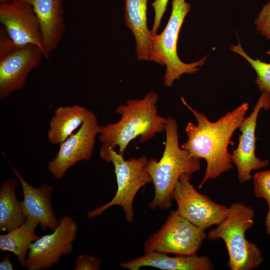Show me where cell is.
<instances>
[{"instance_id":"484cf974","label":"cell","mask_w":270,"mask_h":270,"mask_svg":"<svg viewBox=\"0 0 270 270\" xmlns=\"http://www.w3.org/2000/svg\"><path fill=\"white\" fill-rule=\"evenodd\" d=\"M168 0H155L152 3L154 10V20L151 32L152 35L157 34L162 16L166 10Z\"/></svg>"},{"instance_id":"d6986e66","label":"cell","mask_w":270,"mask_h":270,"mask_svg":"<svg viewBox=\"0 0 270 270\" xmlns=\"http://www.w3.org/2000/svg\"><path fill=\"white\" fill-rule=\"evenodd\" d=\"M38 221L33 217H26L18 228L0 235V250L14 254L20 263L24 267L32 244L40 238L36 234Z\"/></svg>"},{"instance_id":"5bb4252c","label":"cell","mask_w":270,"mask_h":270,"mask_svg":"<svg viewBox=\"0 0 270 270\" xmlns=\"http://www.w3.org/2000/svg\"><path fill=\"white\" fill-rule=\"evenodd\" d=\"M11 168L22 188L23 200L21 205L26 217H33L39 222L42 230H54L59 224L52 208L51 194L53 188L43 184L36 188L30 184L12 164Z\"/></svg>"},{"instance_id":"603a6c76","label":"cell","mask_w":270,"mask_h":270,"mask_svg":"<svg viewBox=\"0 0 270 270\" xmlns=\"http://www.w3.org/2000/svg\"><path fill=\"white\" fill-rule=\"evenodd\" d=\"M254 23L260 35L266 40H270V0L262 6Z\"/></svg>"},{"instance_id":"ac0fdd59","label":"cell","mask_w":270,"mask_h":270,"mask_svg":"<svg viewBox=\"0 0 270 270\" xmlns=\"http://www.w3.org/2000/svg\"><path fill=\"white\" fill-rule=\"evenodd\" d=\"M90 110L78 104L60 106L49 122L47 138L53 144H60L80 128Z\"/></svg>"},{"instance_id":"9c48e42d","label":"cell","mask_w":270,"mask_h":270,"mask_svg":"<svg viewBox=\"0 0 270 270\" xmlns=\"http://www.w3.org/2000/svg\"><path fill=\"white\" fill-rule=\"evenodd\" d=\"M191 177L186 174H182L174 188L173 199L177 204L178 214L204 230L220 224L226 217L229 208L215 203L199 193L190 182Z\"/></svg>"},{"instance_id":"cb8c5ba5","label":"cell","mask_w":270,"mask_h":270,"mask_svg":"<svg viewBox=\"0 0 270 270\" xmlns=\"http://www.w3.org/2000/svg\"><path fill=\"white\" fill-rule=\"evenodd\" d=\"M102 260L94 256L80 254L74 260V270H100Z\"/></svg>"},{"instance_id":"7a4b0ae2","label":"cell","mask_w":270,"mask_h":270,"mask_svg":"<svg viewBox=\"0 0 270 270\" xmlns=\"http://www.w3.org/2000/svg\"><path fill=\"white\" fill-rule=\"evenodd\" d=\"M158 95L151 91L142 99L128 100L115 112L121 116L115 123L100 126L98 139L100 148L114 149L118 147L124 154L130 142L138 138L144 142L157 133L165 130L167 118L158 114Z\"/></svg>"},{"instance_id":"3957f363","label":"cell","mask_w":270,"mask_h":270,"mask_svg":"<svg viewBox=\"0 0 270 270\" xmlns=\"http://www.w3.org/2000/svg\"><path fill=\"white\" fill-rule=\"evenodd\" d=\"M164 131L166 144L162 158L158 161L150 158L146 166L154 186V195L149 204L154 210L170 209L180 176L184 174L192 176L200 170V159L179 146L178 124L174 118H167Z\"/></svg>"},{"instance_id":"8992f818","label":"cell","mask_w":270,"mask_h":270,"mask_svg":"<svg viewBox=\"0 0 270 270\" xmlns=\"http://www.w3.org/2000/svg\"><path fill=\"white\" fill-rule=\"evenodd\" d=\"M172 10L168 22L162 32L152 36V50L149 60L166 66L164 84L171 87L175 80L184 74H194L200 70L208 56L200 60L186 64L182 62L177 54V42L180 28L191 4L185 0H172Z\"/></svg>"},{"instance_id":"2e32d148","label":"cell","mask_w":270,"mask_h":270,"mask_svg":"<svg viewBox=\"0 0 270 270\" xmlns=\"http://www.w3.org/2000/svg\"><path fill=\"white\" fill-rule=\"evenodd\" d=\"M122 268L138 270L144 266H150L163 270H212L214 266L206 256L176 255L170 256L158 252H145L141 256L120 264Z\"/></svg>"},{"instance_id":"5b68a950","label":"cell","mask_w":270,"mask_h":270,"mask_svg":"<svg viewBox=\"0 0 270 270\" xmlns=\"http://www.w3.org/2000/svg\"><path fill=\"white\" fill-rule=\"evenodd\" d=\"M100 158L114 166L117 190L114 197L108 203L87 212L88 218L100 216L106 210L114 206L122 208L126 219L132 222L134 218L132 203L138 191L145 185L152 183L146 169L148 160L146 156L125 160L123 154L114 149L100 148Z\"/></svg>"},{"instance_id":"277c9868","label":"cell","mask_w":270,"mask_h":270,"mask_svg":"<svg viewBox=\"0 0 270 270\" xmlns=\"http://www.w3.org/2000/svg\"><path fill=\"white\" fill-rule=\"evenodd\" d=\"M254 217L252 207L242 202L232 203L223 221L207 234L210 240L220 238L224 242L229 256L227 266L231 270H251L263 262L260 250L245 236L246 230L252 228Z\"/></svg>"},{"instance_id":"8fae6325","label":"cell","mask_w":270,"mask_h":270,"mask_svg":"<svg viewBox=\"0 0 270 270\" xmlns=\"http://www.w3.org/2000/svg\"><path fill=\"white\" fill-rule=\"evenodd\" d=\"M270 109V93L264 91L250 115L243 120L239 127L242 132L237 148L231 154L232 163L237 168L238 179L240 183L249 181L252 170H258L268 166V160H262L255 154L256 120L260 110Z\"/></svg>"},{"instance_id":"ba28073f","label":"cell","mask_w":270,"mask_h":270,"mask_svg":"<svg viewBox=\"0 0 270 270\" xmlns=\"http://www.w3.org/2000/svg\"><path fill=\"white\" fill-rule=\"evenodd\" d=\"M78 226L68 216L59 219L53 232L40 236L30 246L24 267L29 270H45L58 264L63 255L70 254Z\"/></svg>"},{"instance_id":"9a60e30c","label":"cell","mask_w":270,"mask_h":270,"mask_svg":"<svg viewBox=\"0 0 270 270\" xmlns=\"http://www.w3.org/2000/svg\"><path fill=\"white\" fill-rule=\"evenodd\" d=\"M30 4L38 20L43 44L50 56L56 49L64 34L63 0H20Z\"/></svg>"},{"instance_id":"7c38bea8","label":"cell","mask_w":270,"mask_h":270,"mask_svg":"<svg viewBox=\"0 0 270 270\" xmlns=\"http://www.w3.org/2000/svg\"><path fill=\"white\" fill-rule=\"evenodd\" d=\"M0 22L8 36L18 46L34 45L49 56L44 46L40 25L32 6L20 0L0 4Z\"/></svg>"},{"instance_id":"7402d4cb","label":"cell","mask_w":270,"mask_h":270,"mask_svg":"<svg viewBox=\"0 0 270 270\" xmlns=\"http://www.w3.org/2000/svg\"><path fill=\"white\" fill-rule=\"evenodd\" d=\"M254 178V192L258 198H264L268 206L265 220V226L268 234H270V170L255 173Z\"/></svg>"},{"instance_id":"44dd1931","label":"cell","mask_w":270,"mask_h":270,"mask_svg":"<svg viewBox=\"0 0 270 270\" xmlns=\"http://www.w3.org/2000/svg\"><path fill=\"white\" fill-rule=\"evenodd\" d=\"M230 50L246 59L254 69L256 74L255 82L259 90L270 93V63L262 62L259 58H251L243 50L239 41L238 44L231 45ZM266 53L270 56V49Z\"/></svg>"},{"instance_id":"83f0119b","label":"cell","mask_w":270,"mask_h":270,"mask_svg":"<svg viewBox=\"0 0 270 270\" xmlns=\"http://www.w3.org/2000/svg\"><path fill=\"white\" fill-rule=\"evenodd\" d=\"M16 0H0V4H6L10 3L13 1H14Z\"/></svg>"},{"instance_id":"e0dca14e","label":"cell","mask_w":270,"mask_h":270,"mask_svg":"<svg viewBox=\"0 0 270 270\" xmlns=\"http://www.w3.org/2000/svg\"><path fill=\"white\" fill-rule=\"evenodd\" d=\"M148 0H125L126 26L132 32L136 44L138 60H149L152 50V33L147 26Z\"/></svg>"},{"instance_id":"4316f807","label":"cell","mask_w":270,"mask_h":270,"mask_svg":"<svg viewBox=\"0 0 270 270\" xmlns=\"http://www.w3.org/2000/svg\"><path fill=\"white\" fill-rule=\"evenodd\" d=\"M10 258V255L9 254H6L3 257L0 262V270H13L14 269Z\"/></svg>"},{"instance_id":"30bf717a","label":"cell","mask_w":270,"mask_h":270,"mask_svg":"<svg viewBox=\"0 0 270 270\" xmlns=\"http://www.w3.org/2000/svg\"><path fill=\"white\" fill-rule=\"evenodd\" d=\"M100 131L96 116L90 110L78 130L60 144L56 156L48 162V170L52 176L61 179L72 166L90 159Z\"/></svg>"},{"instance_id":"4fadbf2b","label":"cell","mask_w":270,"mask_h":270,"mask_svg":"<svg viewBox=\"0 0 270 270\" xmlns=\"http://www.w3.org/2000/svg\"><path fill=\"white\" fill-rule=\"evenodd\" d=\"M43 58L41 50L30 44L18 48L0 60V99L22 88L29 74L40 65Z\"/></svg>"},{"instance_id":"d4e9b609","label":"cell","mask_w":270,"mask_h":270,"mask_svg":"<svg viewBox=\"0 0 270 270\" xmlns=\"http://www.w3.org/2000/svg\"><path fill=\"white\" fill-rule=\"evenodd\" d=\"M8 36L2 26L0 30V60L15 51L18 48Z\"/></svg>"},{"instance_id":"6da1fadb","label":"cell","mask_w":270,"mask_h":270,"mask_svg":"<svg viewBox=\"0 0 270 270\" xmlns=\"http://www.w3.org/2000/svg\"><path fill=\"white\" fill-rule=\"evenodd\" d=\"M181 100L197 122L196 125L192 122L186 125L185 132L188 140L181 148L192 156L203 158L206 162V172L198 186L201 188L208 180L216 178L234 167L228 146L234 144L231 138L244 120L248 104L244 102L216 122H210L204 114L190 106L184 98Z\"/></svg>"},{"instance_id":"ffe728a7","label":"cell","mask_w":270,"mask_h":270,"mask_svg":"<svg viewBox=\"0 0 270 270\" xmlns=\"http://www.w3.org/2000/svg\"><path fill=\"white\" fill-rule=\"evenodd\" d=\"M18 180L13 178L4 180L0 186V230L10 232L24 223L26 216L20 202L16 197Z\"/></svg>"},{"instance_id":"52a82bcc","label":"cell","mask_w":270,"mask_h":270,"mask_svg":"<svg viewBox=\"0 0 270 270\" xmlns=\"http://www.w3.org/2000/svg\"><path fill=\"white\" fill-rule=\"evenodd\" d=\"M207 234L182 216L178 210L170 212L160 230L148 237L144 252H158L176 255L196 254Z\"/></svg>"}]
</instances>
